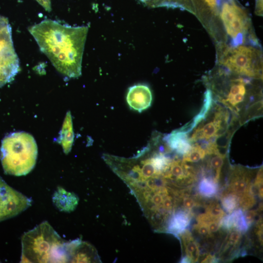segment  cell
I'll return each instance as SVG.
<instances>
[{
  "instance_id": "cell-22",
  "label": "cell",
  "mask_w": 263,
  "mask_h": 263,
  "mask_svg": "<svg viewBox=\"0 0 263 263\" xmlns=\"http://www.w3.org/2000/svg\"><path fill=\"white\" fill-rule=\"evenodd\" d=\"M221 201L222 207L229 214L237 209L239 207V197L227 191L223 195Z\"/></svg>"
},
{
  "instance_id": "cell-28",
  "label": "cell",
  "mask_w": 263,
  "mask_h": 263,
  "mask_svg": "<svg viewBox=\"0 0 263 263\" xmlns=\"http://www.w3.org/2000/svg\"><path fill=\"white\" fill-rule=\"evenodd\" d=\"M220 220H212L207 222L208 231L210 236H213V234L216 233L221 227L220 225Z\"/></svg>"
},
{
  "instance_id": "cell-6",
  "label": "cell",
  "mask_w": 263,
  "mask_h": 263,
  "mask_svg": "<svg viewBox=\"0 0 263 263\" xmlns=\"http://www.w3.org/2000/svg\"><path fill=\"white\" fill-rule=\"evenodd\" d=\"M32 203L30 198L9 186L0 176V222L19 215Z\"/></svg>"
},
{
  "instance_id": "cell-13",
  "label": "cell",
  "mask_w": 263,
  "mask_h": 263,
  "mask_svg": "<svg viewBox=\"0 0 263 263\" xmlns=\"http://www.w3.org/2000/svg\"><path fill=\"white\" fill-rule=\"evenodd\" d=\"M53 204L61 211L70 212L76 207L79 199L73 192L66 191L58 187L53 195Z\"/></svg>"
},
{
  "instance_id": "cell-32",
  "label": "cell",
  "mask_w": 263,
  "mask_h": 263,
  "mask_svg": "<svg viewBox=\"0 0 263 263\" xmlns=\"http://www.w3.org/2000/svg\"><path fill=\"white\" fill-rule=\"evenodd\" d=\"M256 10L257 11V14L258 15H262L263 0H257Z\"/></svg>"
},
{
  "instance_id": "cell-25",
  "label": "cell",
  "mask_w": 263,
  "mask_h": 263,
  "mask_svg": "<svg viewBox=\"0 0 263 263\" xmlns=\"http://www.w3.org/2000/svg\"><path fill=\"white\" fill-rule=\"evenodd\" d=\"M226 237V245L227 246H226L225 248L228 247L230 245H238L242 238V233L239 231L235 229H230Z\"/></svg>"
},
{
  "instance_id": "cell-21",
  "label": "cell",
  "mask_w": 263,
  "mask_h": 263,
  "mask_svg": "<svg viewBox=\"0 0 263 263\" xmlns=\"http://www.w3.org/2000/svg\"><path fill=\"white\" fill-rule=\"evenodd\" d=\"M198 190L199 194L203 197H212L218 192L217 182L214 179L204 177L198 184Z\"/></svg>"
},
{
  "instance_id": "cell-2",
  "label": "cell",
  "mask_w": 263,
  "mask_h": 263,
  "mask_svg": "<svg viewBox=\"0 0 263 263\" xmlns=\"http://www.w3.org/2000/svg\"><path fill=\"white\" fill-rule=\"evenodd\" d=\"M65 242L47 221L21 237V263H66Z\"/></svg>"
},
{
  "instance_id": "cell-4",
  "label": "cell",
  "mask_w": 263,
  "mask_h": 263,
  "mask_svg": "<svg viewBox=\"0 0 263 263\" xmlns=\"http://www.w3.org/2000/svg\"><path fill=\"white\" fill-rule=\"evenodd\" d=\"M259 56V52L256 49L251 47L239 46L226 50L221 62L233 72L256 77L259 75L257 64Z\"/></svg>"
},
{
  "instance_id": "cell-12",
  "label": "cell",
  "mask_w": 263,
  "mask_h": 263,
  "mask_svg": "<svg viewBox=\"0 0 263 263\" xmlns=\"http://www.w3.org/2000/svg\"><path fill=\"white\" fill-rule=\"evenodd\" d=\"M167 147L180 155H185L191 148V141L186 133L177 129L164 138Z\"/></svg>"
},
{
  "instance_id": "cell-3",
  "label": "cell",
  "mask_w": 263,
  "mask_h": 263,
  "mask_svg": "<svg viewBox=\"0 0 263 263\" xmlns=\"http://www.w3.org/2000/svg\"><path fill=\"white\" fill-rule=\"evenodd\" d=\"M38 147L30 134L16 132L2 141L0 157L5 173L15 176L25 175L34 168Z\"/></svg>"
},
{
  "instance_id": "cell-17",
  "label": "cell",
  "mask_w": 263,
  "mask_h": 263,
  "mask_svg": "<svg viewBox=\"0 0 263 263\" xmlns=\"http://www.w3.org/2000/svg\"><path fill=\"white\" fill-rule=\"evenodd\" d=\"M74 137L72 116L70 112H68L58 138L59 142L61 144L64 152L66 154H68L71 151Z\"/></svg>"
},
{
  "instance_id": "cell-19",
  "label": "cell",
  "mask_w": 263,
  "mask_h": 263,
  "mask_svg": "<svg viewBox=\"0 0 263 263\" xmlns=\"http://www.w3.org/2000/svg\"><path fill=\"white\" fill-rule=\"evenodd\" d=\"M180 236L182 239L186 256L190 260L191 262H196L198 260L200 254L198 244L192 236L190 232L187 230Z\"/></svg>"
},
{
  "instance_id": "cell-27",
  "label": "cell",
  "mask_w": 263,
  "mask_h": 263,
  "mask_svg": "<svg viewBox=\"0 0 263 263\" xmlns=\"http://www.w3.org/2000/svg\"><path fill=\"white\" fill-rule=\"evenodd\" d=\"M182 203L184 208L186 210L190 211L197 206V202L192 197L185 195L183 197Z\"/></svg>"
},
{
  "instance_id": "cell-24",
  "label": "cell",
  "mask_w": 263,
  "mask_h": 263,
  "mask_svg": "<svg viewBox=\"0 0 263 263\" xmlns=\"http://www.w3.org/2000/svg\"><path fill=\"white\" fill-rule=\"evenodd\" d=\"M211 155L212 156L209 160L208 166L210 169L215 171L214 180L218 182L225 156L220 153Z\"/></svg>"
},
{
  "instance_id": "cell-10",
  "label": "cell",
  "mask_w": 263,
  "mask_h": 263,
  "mask_svg": "<svg viewBox=\"0 0 263 263\" xmlns=\"http://www.w3.org/2000/svg\"><path fill=\"white\" fill-rule=\"evenodd\" d=\"M251 174L249 171L242 167H235L231 174L227 192L237 195L239 198L248 193Z\"/></svg>"
},
{
  "instance_id": "cell-1",
  "label": "cell",
  "mask_w": 263,
  "mask_h": 263,
  "mask_svg": "<svg viewBox=\"0 0 263 263\" xmlns=\"http://www.w3.org/2000/svg\"><path fill=\"white\" fill-rule=\"evenodd\" d=\"M28 31L59 73L70 78L81 75L88 26H71L46 19L29 27Z\"/></svg>"
},
{
  "instance_id": "cell-14",
  "label": "cell",
  "mask_w": 263,
  "mask_h": 263,
  "mask_svg": "<svg viewBox=\"0 0 263 263\" xmlns=\"http://www.w3.org/2000/svg\"><path fill=\"white\" fill-rule=\"evenodd\" d=\"M191 216L187 210L174 212L168 221L166 230L168 233L179 237L189 226Z\"/></svg>"
},
{
  "instance_id": "cell-15",
  "label": "cell",
  "mask_w": 263,
  "mask_h": 263,
  "mask_svg": "<svg viewBox=\"0 0 263 263\" xmlns=\"http://www.w3.org/2000/svg\"><path fill=\"white\" fill-rule=\"evenodd\" d=\"M220 225L221 227L226 230L235 229L242 233L245 232L249 228L244 213L240 208L223 217L220 221Z\"/></svg>"
},
{
  "instance_id": "cell-7",
  "label": "cell",
  "mask_w": 263,
  "mask_h": 263,
  "mask_svg": "<svg viewBox=\"0 0 263 263\" xmlns=\"http://www.w3.org/2000/svg\"><path fill=\"white\" fill-rule=\"evenodd\" d=\"M0 61L19 65L12 38V30L7 18L0 16Z\"/></svg>"
},
{
  "instance_id": "cell-30",
  "label": "cell",
  "mask_w": 263,
  "mask_h": 263,
  "mask_svg": "<svg viewBox=\"0 0 263 263\" xmlns=\"http://www.w3.org/2000/svg\"><path fill=\"white\" fill-rule=\"evenodd\" d=\"M41 5L46 11L50 12L52 10L51 0H36Z\"/></svg>"
},
{
  "instance_id": "cell-5",
  "label": "cell",
  "mask_w": 263,
  "mask_h": 263,
  "mask_svg": "<svg viewBox=\"0 0 263 263\" xmlns=\"http://www.w3.org/2000/svg\"><path fill=\"white\" fill-rule=\"evenodd\" d=\"M220 15L227 34L238 44L241 43L239 37L243 40V34L249 27V19L244 10L231 0L223 3Z\"/></svg>"
},
{
  "instance_id": "cell-18",
  "label": "cell",
  "mask_w": 263,
  "mask_h": 263,
  "mask_svg": "<svg viewBox=\"0 0 263 263\" xmlns=\"http://www.w3.org/2000/svg\"><path fill=\"white\" fill-rule=\"evenodd\" d=\"M212 101L211 92L209 90H207L205 93L204 104L200 113L188 124L178 130L186 133L191 131L206 117L211 107Z\"/></svg>"
},
{
  "instance_id": "cell-31",
  "label": "cell",
  "mask_w": 263,
  "mask_h": 263,
  "mask_svg": "<svg viewBox=\"0 0 263 263\" xmlns=\"http://www.w3.org/2000/svg\"><path fill=\"white\" fill-rule=\"evenodd\" d=\"M216 261H218L216 257L211 255H208L202 260V263H214L216 262Z\"/></svg>"
},
{
  "instance_id": "cell-9",
  "label": "cell",
  "mask_w": 263,
  "mask_h": 263,
  "mask_svg": "<svg viewBox=\"0 0 263 263\" xmlns=\"http://www.w3.org/2000/svg\"><path fill=\"white\" fill-rule=\"evenodd\" d=\"M126 100L130 108L141 113L149 108L152 101V95L150 87L145 84H138L128 89Z\"/></svg>"
},
{
  "instance_id": "cell-20",
  "label": "cell",
  "mask_w": 263,
  "mask_h": 263,
  "mask_svg": "<svg viewBox=\"0 0 263 263\" xmlns=\"http://www.w3.org/2000/svg\"><path fill=\"white\" fill-rule=\"evenodd\" d=\"M225 215V212L220 204L213 201L207 206L205 213L197 217V221L207 222L212 220H221Z\"/></svg>"
},
{
  "instance_id": "cell-29",
  "label": "cell",
  "mask_w": 263,
  "mask_h": 263,
  "mask_svg": "<svg viewBox=\"0 0 263 263\" xmlns=\"http://www.w3.org/2000/svg\"><path fill=\"white\" fill-rule=\"evenodd\" d=\"M246 221L249 226L254 222L257 216V211L256 210H248L244 213Z\"/></svg>"
},
{
  "instance_id": "cell-23",
  "label": "cell",
  "mask_w": 263,
  "mask_h": 263,
  "mask_svg": "<svg viewBox=\"0 0 263 263\" xmlns=\"http://www.w3.org/2000/svg\"><path fill=\"white\" fill-rule=\"evenodd\" d=\"M206 154L205 149L196 144L191 146L190 150L183 155V160L185 162L195 163L203 159Z\"/></svg>"
},
{
  "instance_id": "cell-16",
  "label": "cell",
  "mask_w": 263,
  "mask_h": 263,
  "mask_svg": "<svg viewBox=\"0 0 263 263\" xmlns=\"http://www.w3.org/2000/svg\"><path fill=\"white\" fill-rule=\"evenodd\" d=\"M166 179H175L176 181L186 180L191 177V172L186 165V162L178 159L171 161L168 170L163 176Z\"/></svg>"
},
{
  "instance_id": "cell-26",
  "label": "cell",
  "mask_w": 263,
  "mask_h": 263,
  "mask_svg": "<svg viewBox=\"0 0 263 263\" xmlns=\"http://www.w3.org/2000/svg\"><path fill=\"white\" fill-rule=\"evenodd\" d=\"M194 229L202 237L208 238L210 237L207 222L197 221V223L194 225Z\"/></svg>"
},
{
  "instance_id": "cell-11",
  "label": "cell",
  "mask_w": 263,
  "mask_h": 263,
  "mask_svg": "<svg viewBox=\"0 0 263 263\" xmlns=\"http://www.w3.org/2000/svg\"><path fill=\"white\" fill-rule=\"evenodd\" d=\"M224 121H226V116L222 112H218L213 120L201 126L195 130L190 139V141L207 140L218 135Z\"/></svg>"
},
{
  "instance_id": "cell-34",
  "label": "cell",
  "mask_w": 263,
  "mask_h": 263,
  "mask_svg": "<svg viewBox=\"0 0 263 263\" xmlns=\"http://www.w3.org/2000/svg\"><path fill=\"white\" fill-rule=\"evenodd\" d=\"M143 2L145 3L146 4L148 5V3L150 1V0H140Z\"/></svg>"
},
{
  "instance_id": "cell-33",
  "label": "cell",
  "mask_w": 263,
  "mask_h": 263,
  "mask_svg": "<svg viewBox=\"0 0 263 263\" xmlns=\"http://www.w3.org/2000/svg\"><path fill=\"white\" fill-rule=\"evenodd\" d=\"M191 262L190 260L187 256H185L182 258L180 263H190Z\"/></svg>"
},
{
  "instance_id": "cell-8",
  "label": "cell",
  "mask_w": 263,
  "mask_h": 263,
  "mask_svg": "<svg viewBox=\"0 0 263 263\" xmlns=\"http://www.w3.org/2000/svg\"><path fill=\"white\" fill-rule=\"evenodd\" d=\"M69 262L95 263L99 261L95 249L88 243L76 239L66 243Z\"/></svg>"
}]
</instances>
